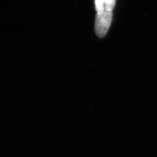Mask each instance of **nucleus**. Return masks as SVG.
Here are the masks:
<instances>
[{
    "mask_svg": "<svg viewBox=\"0 0 157 157\" xmlns=\"http://www.w3.org/2000/svg\"><path fill=\"white\" fill-rule=\"evenodd\" d=\"M104 1L95 0V8L97 11V15H101L104 11Z\"/></svg>",
    "mask_w": 157,
    "mask_h": 157,
    "instance_id": "2",
    "label": "nucleus"
},
{
    "mask_svg": "<svg viewBox=\"0 0 157 157\" xmlns=\"http://www.w3.org/2000/svg\"><path fill=\"white\" fill-rule=\"evenodd\" d=\"M112 11H104L101 15H97L95 23V32L99 37H103L107 33L112 21Z\"/></svg>",
    "mask_w": 157,
    "mask_h": 157,
    "instance_id": "1",
    "label": "nucleus"
},
{
    "mask_svg": "<svg viewBox=\"0 0 157 157\" xmlns=\"http://www.w3.org/2000/svg\"><path fill=\"white\" fill-rule=\"evenodd\" d=\"M115 4V0H105L104 1V8L105 9L109 11H112Z\"/></svg>",
    "mask_w": 157,
    "mask_h": 157,
    "instance_id": "3",
    "label": "nucleus"
}]
</instances>
